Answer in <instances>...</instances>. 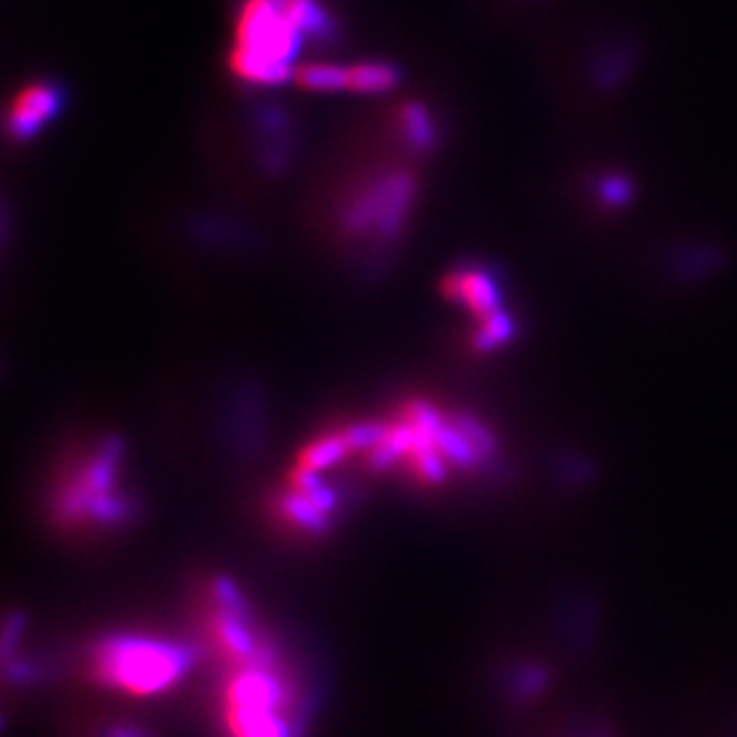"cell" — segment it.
Returning a JSON list of instances; mask_svg holds the SVG:
<instances>
[{
	"label": "cell",
	"instance_id": "6da1fadb",
	"mask_svg": "<svg viewBox=\"0 0 737 737\" xmlns=\"http://www.w3.org/2000/svg\"><path fill=\"white\" fill-rule=\"evenodd\" d=\"M332 34L320 0H241L229 46V72L246 87H277L297 74L308 41Z\"/></svg>",
	"mask_w": 737,
	"mask_h": 737
},
{
	"label": "cell",
	"instance_id": "7a4b0ae2",
	"mask_svg": "<svg viewBox=\"0 0 737 737\" xmlns=\"http://www.w3.org/2000/svg\"><path fill=\"white\" fill-rule=\"evenodd\" d=\"M227 737H297L293 695L268 649L232 666L222 693Z\"/></svg>",
	"mask_w": 737,
	"mask_h": 737
},
{
	"label": "cell",
	"instance_id": "3957f363",
	"mask_svg": "<svg viewBox=\"0 0 737 737\" xmlns=\"http://www.w3.org/2000/svg\"><path fill=\"white\" fill-rule=\"evenodd\" d=\"M191 651L156 637L114 635L98 643L91 657L96 683L135 697H151L185 678Z\"/></svg>",
	"mask_w": 737,
	"mask_h": 737
},
{
	"label": "cell",
	"instance_id": "277c9868",
	"mask_svg": "<svg viewBox=\"0 0 737 737\" xmlns=\"http://www.w3.org/2000/svg\"><path fill=\"white\" fill-rule=\"evenodd\" d=\"M416 196L414 175L391 170L370 182L349 206L347 227L353 235L389 239L397 237Z\"/></svg>",
	"mask_w": 737,
	"mask_h": 737
},
{
	"label": "cell",
	"instance_id": "5b68a950",
	"mask_svg": "<svg viewBox=\"0 0 737 737\" xmlns=\"http://www.w3.org/2000/svg\"><path fill=\"white\" fill-rule=\"evenodd\" d=\"M114 447L103 449L91 464L79 468L77 478L64 487L58 504L64 520H96L114 522L125 514V504L112 495L114 487Z\"/></svg>",
	"mask_w": 737,
	"mask_h": 737
},
{
	"label": "cell",
	"instance_id": "8992f818",
	"mask_svg": "<svg viewBox=\"0 0 737 737\" xmlns=\"http://www.w3.org/2000/svg\"><path fill=\"white\" fill-rule=\"evenodd\" d=\"M441 293L449 301L461 303L478 322L472 341L480 351L497 349L511 337V322L499 313L497 287L478 268H456L441 280Z\"/></svg>",
	"mask_w": 737,
	"mask_h": 737
},
{
	"label": "cell",
	"instance_id": "52a82bcc",
	"mask_svg": "<svg viewBox=\"0 0 737 737\" xmlns=\"http://www.w3.org/2000/svg\"><path fill=\"white\" fill-rule=\"evenodd\" d=\"M62 108V89L48 79L24 84L12 96L6 114L8 135L14 141L34 139L46 125H51Z\"/></svg>",
	"mask_w": 737,
	"mask_h": 737
},
{
	"label": "cell",
	"instance_id": "ba28073f",
	"mask_svg": "<svg viewBox=\"0 0 737 737\" xmlns=\"http://www.w3.org/2000/svg\"><path fill=\"white\" fill-rule=\"evenodd\" d=\"M399 70L382 60H366L347 64V91L353 93H385L395 89Z\"/></svg>",
	"mask_w": 737,
	"mask_h": 737
},
{
	"label": "cell",
	"instance_id": "9c48e42d",
	"mask_svg": "<svg viewBox=\"0 0 737 737\" xmlns=\"http://www.w3.org/2000/svg\"><path fill=\"white\" fill-rule=\"evenodd\" d=\"M399 129L404 141L416 151H428L437 141V129L430 112L420 103H406L399 112Z\"/></svg>",
	"mask_w": 737,
	"mask_h": 737
},
{
	"label": "cell",
	"instance_id": "30bf717a",
	"mask_svg": "<svg viewBox=\"0 0 737 737\" xmlns=\"http://www.w3.org/2000/svg\"><path fill=\"white\" fill-rule=\"evenodd\" d=\"M110 737H143L139 730H129V728H118V730H112Z\"/></svg>",
	"mask_w": 737,
	"mask_h": 737
}]
</instances>
